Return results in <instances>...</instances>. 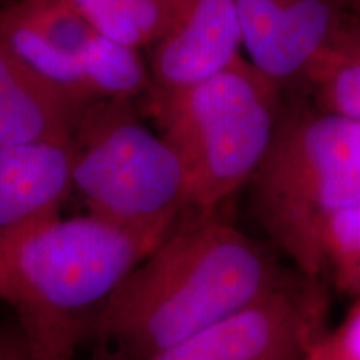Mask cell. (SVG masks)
Wrapping results in <instances>:
<instances>
[{"instance_id":"cell-2","label":"cell","mask_w":360,"mask_h":360,"mask_svg":"<svg viewBox=\"0 0 360 360\" xmlns=\"http://www.w3.org/2000/svg\"><path fill=\"white\" fill-rule=\"evenodd\" d=\"M150 245L96 215L0 231V302L40 360H74L90 317Z\"/></svg>"},{"instance_id":"cell-11","label":"cell","mask_w":360,"mask_h":360,"mask_svg":"<svg viewBox=\"0 0 360 360\" xmlns=\"http://www.w3.org/2000/svg\"><path fill=\"white\" fill-rule=\"evenodd\" d=\"M82 112L35 74L0 35V146L74 141Z\"/></svg>"},{"instance_id":"cell-13","label":"cell","mask_w":360,"mask_h":360,"mask_svg":"<svg viewBox=\"0 0 360 360\" xmlns=\"http://www.w3.org/2000/svg\"><path fill=\"white\" fill-rule=\"evenodd\" d=\"M103 37L152 49L172 24L179 0H70Z\"/></svg>"},{"instance_id":"cell-1","label":"cell","mask_w":360,"mask_h":360,"mask_svg":"<svg viewBox=\"0 0 360 360\" xmlns=\"http://www.w3.org/2000/svg\"><path fill=\"white\" fill-rule=\"evenodd\" d=\"M278 287L257 242L199 214L130 270L94 314L89 332L102 360H148Z\"/></svg>"},{"instance_id":"cell-9","label":"cell","mask_w":360,"mask_h":360,"mask_svg":"<svg viewBox=\"0 0 360 360\" xmlns=\"http://www.w3.org/2000/svg\"><path fill=\"white\" fill-rule=\"evenodd\" d=\"M240 47L233 0H179L169 30L150 49V79L155 90L187 87L232 64Z\"/></svg>"},{"instance_id":"cell-3","label":"cell","mask_w":360,"mask_h":360,"mask_svg":"<svg viewBox=\"0 0 360 360\" xmlns=\"http://www.w3.org/2000/svg\"><path fill=\"white\" fill-rule=\"evenodd\" d=\"M278 85L238 56L200 82L154 90L150 114L184 162L197 214L212 212L259 170L278 125Z\"/></svg>"},{"instance_id":"cell-12","label":"cell","mask_w":360,"mask_h":360,"mask_svg":"<svg viewBox=\"0 0 360 360\" xmlns=\"http://www.w3.org/2000/svg\"><path fill=\"white\" fill-rule=\"evenodd\" d=\"M319 109L360 122V19H345L305 79Z\"/></svg>"},{"instance_id":"cell-18","label":"cell","mask_w":360,"mask_h":360,"mask_svg":"<svg viewBox=\"0 0 360 360\" xmlns=\"http://www.w3.org/2000/svg\"><path fill=\"white\" fill-rule=\"evenodd\" d=\"M342 6L347 7L349 11L355 13V17L360 19V0H342Z\"/></svg>"},{"instance_id":"cell-14","label":"cell","mask_w":360,"mask_h":360,"mask_svg":"<svg viewBox=\"0 0 360 360\" xmlns=\"http://www.w3.org/2000/svg\"><path fill=\"white\" fill-rule=\"evenodd\" d=\"M82 84L87 103L120 101L148 84V72L137 49L97 34L82 56Z\"/></svg>"},{"instance_id":"cell-7","label":"cell","mask_w":360,"mask_h":360,"mask_svg":"<svg viewBox=\"0 0 360 360\" xmlns=\"http://www.w3.org/2000/svg\"><path fill=\"white\" fill-rule=\"evenodd\" d=\"M233 6L249 60L277 84L305 79L345 22L342 0H233Z\"/></svg>"},{"instance_id":"cell-15","label":"cell","mask_w":360,"mask_h":360,"mask_svg":"<svg viewBox=\"0 0 360 360\" xmlns=\"http://www.w3.org/2000/svg\"><path fill=\"white\" fill-rule=\"evenodd\" d=\"M330 274L337 289L360 297V205L330 215L317 233L310 276Z\"/></svg>"},{"instance_id":"cell-17","label":"cell","mask_w":360,"mask_h":360,"mask_svg":"<svg viewBox=\"0 0 360 360\" xmlns=\"http://www.w3.org/2000/svg\"><path fill=\"white\" fill-rule=\"evenodd\" d=\"M0 360H40L30 350L17 323H0Z\"/></svg>"},{"instance_id":"cell-16","label":"cell","mask_w":360,"mask_h":360,"mask_svg":"<svg viewBox=\"0 0 360 360\" xmlns=\"http://www.w3.org/2000/svg\"><path fill=\"white\" fill-rule=\"evenodd\" d=\"M302 360H360V297L334 328L319 332Z\"/></svg>"},{"instance_id":"cell-5","label":"cell","mask_w":360,"mask_h":360,"mask_svg":"<svg viewBox=\"0 0 360 360\" xmlns=\"http://www.w3.org/2000/svg\"><path fill=\"white\" fill-rule=\"evenodd\" d=\"M74 187L90 215L134 233L152 249L191 209L179 154L127 112H82L74 134Z\"/></svg>"},{"instance_id":"cell-8","label":"cell","mask_w":360,"mask_h":360,"mask_svg":"<svg viewBox=\"0 0 360 360\" xmlns=\"http://www.w3.org/2000/svg\"><path fill=\"white\" fill-rule=\"evenodd\" d=\"M97 34L70 0H15L0 11L4 40L35 74L79 107L87 105L82 56Z\"/></svg>"},{"instance_id":"cell-4","label":"cell","mask_w":360,"mask_h":360,"mask_svg":"<svg viewBox=\"0 0 360 360\" xmlns=\"http://www.w3.org/2000/svg\"><path fill=\"white\" fill-rule=\"evenodd\" d=\"M250 182L260 224L310 276L323 222L360 205V122L327 112L278 120Z\"/></svg>"},{"instance_id":"cell-10","label":"cell","mask_w":360,"mask_h":360,"mask_svg":"<svg viewBox=\"0 0 360 360\" xmlns=\"http://www.w3.org/2000/svg\"><path fill=\"white\" fill-rule=\"evenodd\" d=\"M74 188V141L0 146V231L60 214Z\"/></svg>"},{"instance_id":"cell-6","label":"cell","mask_w":360,"mask_h":360,"mask_svg":"<svg viewBox=\"0 0 360 360\" xmlns=\"http://www.w3.org/2000/svg\"><path fill=\"white\" fill-rule=\"evenodd\" d=\"M319 309L282 285L148 360H302L319 335Z\"/></svg>"}]
</instances>
